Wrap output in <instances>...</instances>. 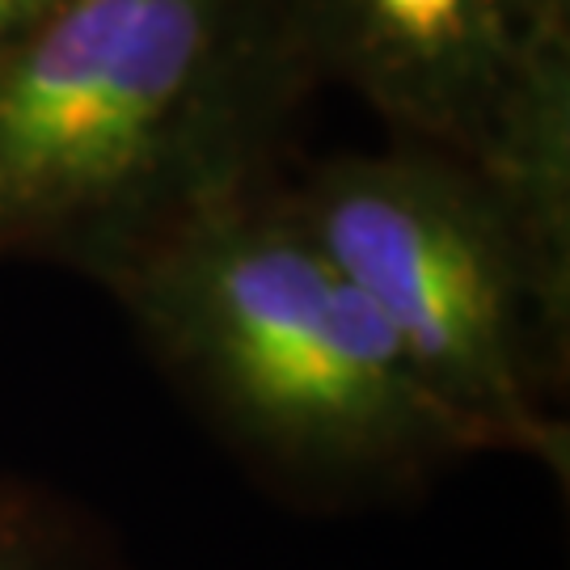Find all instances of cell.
<instances>
[{
    "label": "cell",
    "mask_w": 570,
    "mask_h": 570,
    "mask_svg": "<svg viewBox=\"0 0 570 570\" xmlns=\"http://www.w3.org/2000/svg\"><path fill=\"white\" fill-rule=\"evenodd\" d=\"M102 287L216 440L292 503L376 508L478 456L279 174L186 216Z\"/></svg>",
    "instance_id": "2"
},
{
    "label": "cell",
    "mask_w": 570,
    "mask_h": 570,
    "mask_svg": "<svg viewBox=\"0 0 570 570\" xmlns=\"http://www.w3.org/2000/svg\"><path fill=\"white\" fill-rule=\"evenodd\" d=\"M0 570H122L102 532L60 494L0 482Z\"/></svg>",
    "instance_id": "5"
},
{
    "label": "cell",
    "mask_w": 570,
    "mask_h": 570,
    "mask_svg": "<svg viewBox=\"0 0 570 570\" xmlns=\"http://www.w3.org/2000/svg\"><path fill=\"white\" fill-rule=\"evenodd\" d=\"M313 89L287 0H63L0 51V258L106 284L275 178Z\"/></svg>",
    "instance_id": "1"
},
{
    "label": "cell",
    "mask_w": 570,
    "mask_h": 570,
    "mask_svg": "<svg viewBox=\"0 0 570 570\" xmlns=\"http://www.w3.org/2000/svg\"><path fill=\"white\" fill-rule=\"evenodd\" d=\"M313 81L343 85L389 140L473 161L532 47L508 0H287Z\"/></svg>",
    "instance_id": "4"
},
{
    "label": "cell",
    "mask_w": 570,
    "mask_h": 570,
    "mask_svg": "<svg viewBox=\"0 0 570 570\" xmlns=\"http://www.w3.org/2000/svg\"><path fill=\"white\" fill-rule=\"evenodd\" d=\"M63 0H0V51L18 42L35 21H42Z\"/></svg>",
    "instance_id": "6"
},
{
    "label": "cell",
    "mask_w": 570,
    "mask_h": 570,
    "mask_svg": "<svg viewBox=\"0 0 570 570\" xmlns=\"http://www.w3.org/2000/svg\"><path fill=\"white\" fill-rule=\"evenodd\" d=\"M287 195L473 452L567 478L570 279L494 186L452 153L389 140L308 165Z\"/></svg>",
    "instance_id": "3"
}]
</instances>
